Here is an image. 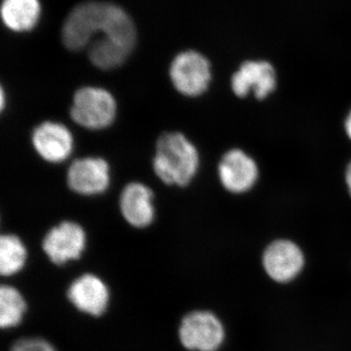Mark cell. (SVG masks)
Listing matches in <instances>:
<instances>
[{
	"label": "cell",
	"mask_w": 351,
	"mask_h": 351,
	"mask_svg": "<svg viewBox=\"0 0 351 351\" xmlns=\"http://www.w3.org/2000/svg\"><path fill=\"white\" fill-rule=\"evenodd\" d=\"M110 36L129 47L136 43V29L125 11L108 2L89 1L76 6L66 18L62 32L69 50L84 49L97 34Z\"/></svg>",
	"instance_id": "6da1fadb"
},
{
	"label": "cell",
	"mask_w": 351,
	"mask_h": 351,
	"mask_svg": "<svg viewBox=\"0 0 351 351\" xmlns=\"http://www.w3.org/2000/svg\"><path fill=\"white\" fill-rule=\"evenodd\" d=\"M199 162L195 145L182 133H164L157 140L152 167L165 184L186 186L195 177Z\"/></svg>",
	"instance_id": "7a4b0ae2"
},
{
	"label": "cell",
	"mask_w": 351,
	"mask_h": 351,
	"mask_svg": "<svg viewBox=\"0 0 351 351\" xmlns=\"http://www.w3.org/2000/svg\"><path fill=\"white\" fill-rule=\"evenodd\" d=\"M117 105L114 97L100 87H83L75 92L71 117L88 130H103L113 123Z\"/></svg>",
	"instance_id": "3957f363"
},
{
	"label": "cell",
	"mask_w": 351,
	"mask_h": 351,
	"mask_svg": "<svg viewBox=\"0 0 351 351\" xmlns=\"http://www.w3.org/2000/svg\"><path fill=\"white\" fill-rule=\"evenodd\" d=\"M178 335L186 350L216 351L225 339V329L214 313L195 311L182 318Z\"/></svg>",
	"instance_id": "277c9868"
},
{
	"label": "cell",
	"mask_w": 351,
	"mask_h": 351,
	"mask_svg": "<svg viewBox=\"0 0 351 351\" xmlns=\"http://www.w3.org/2000/svg\"><path fill=\"white\" fill-rule=\"evenodd\" d=\"M169 73L177 91L191 98L204 94L212 78L209 61L195 51L178 54L171 64Z\"/></svg>",
	"instance_id": "5b68a950"
},
{
	"label": "cell",
	"mask_w": 351,
	"mask_h": 351,
	"mask_svg": "<svg viewBox=\"0 0 351 351\" xmlns=\"http://www.w3.org/2000/svg\"><path fill=\"white\" fill-rule=\"evenodd\" d=\"M86 247V233L75 221H66L46 233L43 249L50 262L63 265L82 257Z\"/></svg>",
	"instance_id": "8992f818"
},
{
	"label": "cell",
	"mask_w": 351,
	"mask_h": 351,
	"mask_svg": "<svg viewBox=\"0 0 351 351\" xmlns=\"http://www.w3.org/2000/svg\"><path fill=\"white\" fill-rule=\"evenodd\" d=\"M218 174L221 186L234 195L248 193L257 184L258 164L253 157L239 149H232L221 157Z\"/></svg>",
	"instance_id": "52a82bcc"
},
{
	"label": "cell",
	"mask_w": 351,
	"mask_h": 351,
	"mask_svg": "<svg viewBox=\"0 0 351 351\" xmlns=\"http://www.w3.org/2000/svg\"><path fill=\"white\" fill-rule=\"evenodd\" d=\"M66 182L69 188L77 195H101L110 186V166L100 157L76 159L69 166Z\"/></svg>",
	"instance_id": "ba28073f"
},
{
	"label": "cell",
	"mask_w": 351,
	"mask_h": 351,
	"mask_svg": "<svg viewBox=\"0 0 351 351\" xmlns=\"http://www.w3.org/2000/svg\"><path fill=\"white\" fill-rule=\"evenodd\" d=\"M69 302L80 313L101 317L110 304V293L100 277L84 274L75 279L66 290Z\"/></svg>",
	"instance_id": "9c48e42d"
},
{
	"label": "cell",
	"mask_w": 351,
	"mask_h": 351,
	"mask_svg": "<svg viewBox=\"0 0 351 351\" xmlns=\"http://www.w3.org/2000/svg\"><path fill=\"white\" fill-rule=\"evenodd\" d=\"M274 66L265 61L245 62L232 77L233 93L239 98L253 94L258 100L267 98L276 88Z\"/></svg>",
	"instance_id": "30bf717a"
},
{
	"label": "cell",
	"mask_w": 351,
	"mask_h": 351,
	"mask_svg": "<svg viewBox=\"0 0 351 351\" xmlns=\"http://www.w3.org/2000/svg\"><path fill=\"white\" fill-rule=\"evenodd\" d=\"M263 265L265 272L274 281L289 282L302 271L304 265V253L290 240H276L265 249Z\"/></svg>",
	"instance_id": "8fae6325"
},
{
	"label": "cell",
	"mask_w": 351,
	"mask_h": 351,
	"mask_svg": "<svg viewBox=\"0 0 351 351\" xmlns=\"http://www.w3.org/2000/svg\"><path fill=\"white\" fill-rule=\"evenodd\" d=\"M32 141L38 156L47 162H64L73 154L71 132L58 122L45 121L39 124L32 132Z\"/></svg>",
	"instance_id": "7c38bea8"
},
{
	"label": "cell",
	"mask_w": 351,
	"mask_h": 351,
	"mask_svg": "<svg viewBox=\"0 0 351 351\" xmlns=\"http://www.w3.org/2000/svg\"><path fill=\"white\" fill-rule=\"evenodd\" d=\"M119 207L123 218L134 228H147L156 216L154 193L141 182L127 184L120 195Z\"/></svg>",
	"instance_id": "4fadbf2b"
},
{
	"label": "cell",
	"mask_w": 351,
	"mask_h": 351,
	"mask_svg": "<svg viewBox=\"0 0 351 351\" xmlns=\"http://www.w3.org/2000/svg\"><path fill=\"white\" fill-rule=\"evenodd\" d=\"M40 16L38 0H3L1 17L4 25L14 32L34 29Z\"/></svg>",
	"instance_id": "5bb4252c"
},
{
	"label": "cell",
	"mask_w": 351,
	"mask_h": 351,
	"mask_svg": "<svg viewBox=\"0 0 351 351\" xmlns=\"http://www.w3.org/2000/svg\"><path fill=\"white\" fill-rule=\"evenodd\" d=\"M133 48L110 36H101L90 43V61L101 69H112L125 63Z\"/></svg>",
	"instance_id": "9a60e30c"
},
{
	"label": "cell",
	"mask_w": 351,
	"mask_h": 351,
	"mask_svg": "<svg viewBox=\"0 0 351 351\" xmlns=\"http://www.w3.org/2000/svg\"><path fill=\"white\" fill-rule=\"evenodd\" d=\"M27 313V302L17 288L11 285L0 287V327L10 329L19 326Z\"/></svg>",
	"instance_id": "2e32d148"
},
{
	"label": "cell",
	"mask_w": 351,
	"mask_h": 351,
	"mask_svg": "<svg viewBox=\"0 0 351 351\" xmlns=\"http://www.w3.org/2000/svg\"><path fill=\"white\" fill-rule=\"evenodd\" d=\"M27 254L24 243L14 234H3L0 239V274L15 276L24 269Z\"/></svg>",
	"instance_id": "e0dca14e"
},
{
	"label": "cell",
	"mask_w": 351,
	"mask_h": 351,
	"mask_svg": "<svg viewBox=\"0 0 351 351\" xmlns=\"http://www.w3.org/2000/svg\"><path fill=\"white\" fill-rule=\"evenodd\" d=\"M10 351H57L49 341L41 338H23L11 346Z\"/></svg>",
	"instance_id": "ac0fdd59"
},
{
	"label": "cell",
	"mask_w": 351,
	"mask_h": 351,
	"mask_svg": "<svg viewBox=\"0 0 351 351\" xmlns=\"http://www.w3.org/2000/svg\"><path fill=\"white\" fill-rule=\"evenodd\" d=\"M346 186H348V193H350L351 196V161L346 170Z\"/></svg>",
	"instance_id": "d6986e66"
},
{
	"label": "cell",
	"mask_w": 351,
	"mask_h": 351,
	"mask_svg": "<svg viewBox=\"0 0 351 351\" xmlns=\"http://www.w3.org/2000/svg\"><path fill=\"white\" fill-rule=\"evenodd\" d=\"M345 131L348 137L350 138L351 141V110L350 112H348V117H346L345 121Z\"/></svg>",
	"instance_id": "ffe728a7"
},
{
	"label": "cell",
	"mask_w": 351,
	"mask_h": 351,
	"mask_svg": "<svg viewBox=\"0 0 351 351\" xmlns=\"http://www.w3.org/2000/svg\"><path fill=\"white\" fill-rule=\"evenodd\" d=\"M4 103H5V101H4V92L1 91V108H3V107H4Z\"/></svg>",
	"instance_id": "44dd1931"
}]
</instances>
